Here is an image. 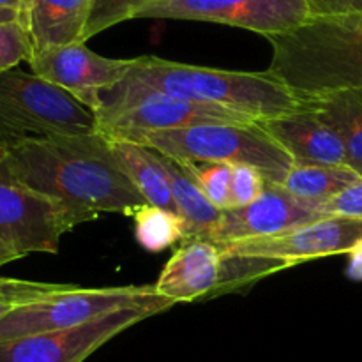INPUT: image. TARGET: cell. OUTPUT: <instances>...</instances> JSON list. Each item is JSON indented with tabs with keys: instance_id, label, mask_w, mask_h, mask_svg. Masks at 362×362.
I'll return each instance as SVG.
<instances>
[{
	"instance_id": "1",
	"label": "cell",
	"mask_w": 362,
	"mask_h": 362,
	"mask_svg": "<svg viewBox=\"0 0 362 362\" xmlns=\"http://www.w3.org/2000/svg\"><path fill=\"white\" fill-rule=\"evenodd\" d=\"M6 152L16 180L66 205L83 223L103 212L134 216L148 205L120 172L101 133L27 138L6 144Z\"/></svg>"
},
{
	"instance_id": "2",
	"label": "cell",
	"mask_w": 362,
	"mask_h": 362,
	"mask_svg": "<svg viewBox=\"0 0 362 362\" xmlns=\"http://www.w3.org/2000/svg\"><path fill=\"white\" fill-rule=\"evenodd\" d=\"M141 92L221 106L244 113L258 122L303 108L297 95L267 69L260 73L216 69L173 62L156 55L133 59L127 76L101 95L99 108L106 103Z\"/></svg>"
},
{
	"instance_id": "3",
	"label": "cell",
	"mask_w": 362,
	"mask_h": 362,
	"mask_svg": "<svg viewBox=\"0 0 362 362\" xmlns=\"http://www.w3.org/2000/svg\"><path fill=\"white\" fill-rule=\"evenodd\" d=\"M265 39L272 46L267 71L297 99L362 88V13L311 16Z\"/></svg>"
},
{
	"instance_id": "4",
	"label": "cell",
	"mask_w": 362,
	"mask_h": 362,
	"mask_svg": "<svg viewBox=\"0 0 362 362\" xmlns=\"http://www.w3.org/2000/svg\"><path fill=\"white\" fill-rule=\"evenodd\" d=\"M134 144L186 163H226L260 170L267 182L281 184L293 166L288 152L260 122H218L144 133Z\"/></svg>"
},
{
	"instance_id": "5",
	"label": "cell",
	"mask_w": 362,
	"mask_h": 362,
	"mask_svg": "<svg viewBox=\"0 0 362 362\" xmlns=\"http://www.w3.org/2000/svg\"><path fill=\"white\" fill-rule=\"evenodd\" d=\"M98 133L94 110L34 73H0V141Z\"/></svg>"
},
{
	"instance_id": "6",
	"label": "cell",
	"mask_w": 362,
	"mask_h": 362,
	"mask_svg": "<svg viewBox=\"0 0 362 362\" xmlns=\"http://www.w3.org/2000/svg\"><path fill=\"white\" fill-rule=\"evenodd\" d=\"M140 306H163L170 310L175 303L159 296L154 285L106 288L57 285L52 292L7 313L0 320V341L67 331L115 311Z\"/></svg>"
},
{
	"instance_id": "7",
	"label": "cell",
	"mask_w": 362,
	"mask_h": 362,
	"mask_svg": "<svg viewBox=\"0 0 362 362\" xmlns=\"http://www.w3.org/2000/svg\"><path fill=\"white\" fill-rule=\"evenodd\" d=\"M81 223L66 205L16 180L0 141V267L32 253L55 255L64 233Z\"/></svg>"
},
{
	"instance_id": "8",
	"label": "cell",
	"mask_w": 362,
	"mask_h": 362,
	"mask_svg": "<svg viewBox=\"0 0 362 362\" xmlns=\"http://www.w3.org/2000/svg\"><path fill=\"white\" fill-rule=\"evenodd\" d=\"M95 117L98 133L108 140L124 141H133L144 133L182 129L200 124L258 122L233 110L202 105L156 92H141L106 103L95 112Z\"/></svg>"
},
{
	"instance_id": "9",
	"label": "cell",
	"mask_w": 362,
	"mask_h": 362,
	"mask_svg": "<svg viewBox=\"0 0 362 362\" xmlns=\"http://www.w3.org/2000/svg\"><path fill=\"white\" fill-rule=\"evenodd\" d=\"M138 18L209 21L269 37L303 25L311 11L306 0H156Z\"/></svg>"
},
{
	"instance_id": "10",
	"label": "cell",
	"mask_w": 362,
	"mask_h": 362,
	"mask_svg": "<svg viewBox=\"0 0 362 362\" xmlns=\"http://www.w3.org/2000/svg\"><path fill=\"white\" fill-rule=\"evenodd\" d=\"M361 239L362 219L329 216L278 235L218 246L225 258L267 260L283 271L317 258L349 255Z\"/></svg>"
},
{
	"instance_id": "11",
	"label": "cell",
	"mask_w": 362,
	"mask_h": 362,
	"mask_svg": "<svg viewBox=\"0 0 362 362\" xmlns=\"http://www.w3.org/2000/svg\"><path fill=\"white\" fill-rule=\"evenodd\" d=\"M163 311L166 308H127L67 331L4 339L0 362H83L117 334Z\"/></svg>"
},
{
	"instance_id": "12",
	"label": "cell",
	"mask_w": 362,
	"mask_h": 362,
	"mask_svg": "<svg viewBox=\"0 0 362 362\" xmlns=\"http://www.w3.org/2000/svg\"><path fill=\"white\" fill-rule=\"evenodd\" d=\"M131 64L133 59L98 55L85 42L35 52L28 60L32 73L69 92L94 112L101 105V95L127 76Z\"/></svg>"
},
{
	"instance_id": "13",
	"label": "cell",
	"mask_w": 362,
	"mask_h": 362,
	"mask_svg": "<svg viewBox=\"0 0 362 362\" xmlns=\"http://www.w3.org/2000/svg\"><path fill=\"white\" fill-rule=\"evenodd\" d=\"M322 218L329 216H324L317 209L297 200L281 184L267 182L264 193L253 204L223 212L219 225L205 240L214 244H230L262 239L285 233Z\"/></svg>"
},
{
	"instance_id": "14",
	"label": "cell",
	"mask_w": 362,
	"mask_h": 362,
	"mask_svg": "<svg viewBox=\"0 0 362 362\" xmlns=\"http://www.w3.org/2000/svg\"><path fill=\"white\" fill-rule=\"evenodd\" d=\"M221 274V247L205 239H186L166 262L154 288L159 296L175 304L191 303L216 296Z\"/></svg>"
},
{
	"instance_id": "15",
	"label": "cell",
	"mask_w": 362,
	"mask_h": 362,
	"mask_svg": "<svg viewBox=\"0 0 362 362\" xmlns=\"http://www.w3.org/2000/svg\"><path fill=\"white\" fill-rule=\"evenodd\" d=\"M260 124L288 152L293 163L349 166L341 138L317 112L304 105L286 115L260 120Z\"/></svg>"
},
{
	"instance_id": "16",
	"label": "cell",
	"mask_w": 362,
	"mask_h": 362,
	"mask_svg": "<svg viewBox=\"0 0 362 362\" xmlns=\"http://www.w3.org/2000/svg\"><path fill=\"white\" fill-rule=\"evenodd\" d=\"M92 0H23L18 21L23 25L32 53L85 42Z\"/></svg>"
},
{
	"instance_id": "17",
	"label": "cell",
	"mask_w": 362,
	"mask_h": 362,
	"mask_svg": "<svg viewBox=\"0 0 362 362\" xmlns=\"http://www.w3.org/2000/svg\"><path fill=\"white\" fill-rule=\"evenodd\" d=\"M299 101L336 131L345 145L349 166L362 177V88H343Z\"/></svg>"
},
{
	"instance_id": "18",
	"label": "cell",
	"mask_w": 362,
	"mask_h": 362,
	"mask_svg": "<svg viewBox=\"0 0 362 362\" xmlns=\"http://www.w3.org/2000/svg\"><path fill=\"white\" fill-rule=\"evenodd\" d=\"M110 151L120 172L152 207L175 212L172 186L154 148L134 141L110 140Z\"/></svg>"
},
{
	"instance_id": "19",
	"label": "cell",
	"mask_w": 362,
	"mask_h": 362,
	"mask_svg": "<svg viewBox=\"0 0 362 362\" xmlns=\"http://www.w3.org/2000/svg\"><path fill=\"white\" fill-rule=\"evenodd\" d=\"M158 158L170 179L175 212L186 226V239H207L221 221L223 212L207 200L186 163L161 152Z\"/></svg>"
},
{
	"instance_id": "20",
	"label": "cell",
	"mask_w": 362,
	"mask_h": 362,
	"mask_svg": "<svg viewBox=\"0 0 362 362\" xmlns=\"http://www.w3.org/2000/svg\"><path fill=\"white\" fill-rule=\"evenodd\" d=\"M359 179V173L349 166L293 163L281 186L297 200L318 211L320 205L327 204Z\"/></svg>"
},
{
	"instance_id": "21",
	"label": "cell",
	"mask_w": 362,
	"mask_h": 362,
	"mask_svg": "<svg viewBox=\"0 0 362 362\" xmlns=\"http://www.w3.org/2000/svg\"><path fill=\"white\" fill-rule=\"evenodd\" d=\"M134 218V237L148 253H161L172 244L186 239V226L177 212L145 205Z\"/></svg>"
},
{
	"instance_id": "22",
	"label": "cell",
	"mask_w": 362,
	"mask_h": 362,
	"mask_svg": "<svg viewBox=\"0 0 362 362\" xmlns=\"http://www.w3.org/2000/svg\"><path fill=\"white\" fill-rule=\"evenodd\" d=\"M156 0H92L90 16L85 28V41L103 30L127 20H136L138 14Z\"/></svg>"
},
{
	"instance_id": "23",
	"label": "cell",
	"mask_w": 362,
	"mask_h": 362,
	"mask_svg": "<svg viewBox=\"0 0 362 362\" xmlns=\"http://www.w3.org/2000/svg\"><path fill=\"white\" fill-rule=\"evenodd\" d=\"M186 165L207 200L221 212L228 211L233 165L226 163H186Z\"/></svg>"
},
{
	"instance_id": "24",
	"label": "cell",
	"mask_w": 362,
	"mask_h": 362,
	"mask_svg": "<svg viewBox=\"0 0 362 362\" xmlns=\"http://www.w3.org/2000/svg\"><path fill=\"white\" fill-rule=\"evenodd\" d=\"M32 45L20 21L0 23V73L11 71L20 62H28Z\"/></svg>"
},
{
	"instance_id": "25",
	"label": "cell",
	"mask_w": 362,
	"mask_h": 362,
	"mask_svg": "<svg viewBox=\"0 0 362 362\" xmlns=\"http://www.w3.org/2000/svg\"><path fill=\"white\" fill-rule=\"evenodd\" d=\"M267 186V179L260 170L247 165L232 166V184H230V209H240L253 204Z\"/></svg>"
},
{
	"instance_id": "26",
	"label": "cell",
	"mask_w": 362,
	"mask_h": 362,
	"mask_svg": "<svg viewBox=\"0 0 362 362\" xmlns=\"http://www.w3.org/2000/svg\"><path fill=\"white\" fill-rule=\"evenodd\" d=\"M55 283H35L23 281V279L0 278V320L16 310L18 306L32 303L37 297L52 292L55 288Z\"/></svg>"
},
{
	"instance_id": "27",
	"label": "cell",
	"mask_w": 362,
	"mask_h": 362,
	"mask_svg": "<svg viewBox=\"0 0 362 362\" xmlns=\"http://www.w3.org/2000/svg\"><path fill=\"white\" fill-rule=\"evenodd\" d=\"M318 212L324 216H339V218L362 219V177L352 186L336 194L327 204L320 205Z\"/></svg>"
},
{
	"instance_id": "28",
	"label": "cell",
	"mask_w": 362,
	"mask_h": 362,
	"mask_svg": "<svg viewBox=\"0 0 362 362\" xmlns=\"http://www.w3.org/2000/svg\"><path fill=\"white\" fill-rule=\"evenodd\" d=\"M311 16L362 13V0H306Z\"/></svg>"
},
{
	"instance_id": "29",
	"label": "cell",
	"mask_w": 362,
	"mask_h": 362,
	"mask_svg": "<svg viewBox=\"0 0 362 362\" xmlns=\"http://www.w3.org/2000/svg\"><path fill=\"white\" fill-rule=\"evenodd\" d=\"M346 276H349L352 281H362V239L349 251Z\"/></svg>"
},
{
	"instance_id": "30",
	"label": "cell",
	"mask_w": 362,
	"mask_h": 362,
	"mask_svg": "<svg viewBox=\"0 0 362 362\" xmlns=\"http://www.w3.org/2000/svg\"><path fill=\"white\" fill-rule=\"evenodd\" d=\"M16 20H18V11L2 9V7H0V23H6V21H16Z\"/></svg>"
},
{
	"instance_id": "31",
	"label": "cell",
	"mask_w": 362,
	"mask_h": 362,
	"mask_svg": "<svg viewBox=\"0 0 362 362\" xmlns=\"http://www.w3.org/2000/svg\"><path fill=\"white\" fill-rule=\"evenodd\" d=\"M21 4H23V0H0V7H2V9L20 11Z\"/></svg>"
}]
</instances>
